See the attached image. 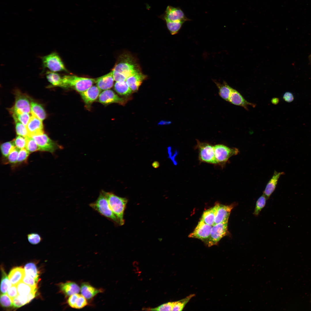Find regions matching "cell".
<instances>
[{
	"mask_svg": "<svg viewBox=\"0 0 311 311\" xmlns=\"http://www.w3.org/2000/svg\"><path fill=\"white\" fill-rule=\"evenodd\" d=\"M112 71L120 74L126 79L129 76L141 72L136 60L128 54H124L120 57Z\"/></svg>",
	"mask_w": 311,
	"mask_h": 311,
	"instance_id": "1",
	"label": "cell"
},
{
	"mask_svg": "<svg viewBox=\"0 0 311 311\" xmlns=\"http://www.w3.org/2000/svg\"><path fill=\"white\" fill-rule=\"evenodd\" d=\"M94 79L67 75L62 77L61 87L73 89L81 93L87 90L95 83Z\"/></svg>",
	"mask_w": 311,
	"mask_h": 311,
	"instance_id": "2",
	"label": "cell"
},
{
	"mask_svg": "<svg viewBox=\"0 0 311 311\" xmlns=\"http://www.w3.org/2000/svg\"><path fill=\"white\" fill-rule=\"evenodd\" d=\"M93 209L114 223L120 225L119 221L111 210L105 193L102 190L97 200L89 204Z\"/></svg>",
	"mask_w": 311,
	"mask_h": 311,
	"instance_id": "3",
	"label": "cell"
},
{
	"mask_svg": "<svg viewBox=\"0 0 311 311\" xmlns=\"http://www.w3.org/2000/svg\"><path fill=\"white\" fill-rule=\"evenodd\" d=\"M109 206L112 212L117 218L120 225L124 222V214L127 202L126 198L118 196L113 193L105 191Z\"/></svg>",
	"mask_w": 311,
	"mask_h": 311,
	"instance_id": "4",
	"label": "cell"
},
{
	"mask_svg": "<svg viewBox=\"0 0 311 311\" xmlns=\"http://www.w3.org/2000/svg\"><path fill=\"white\" fill-rule=\"evenodd\" d=\"M41 58L43 69H48L50 71L55 72L67 71L61 58L56 52H52Z\"/></svg>",
	"mask_w": 311,
	"mask_h": 311,
	"instance_id": "5",
	"label": "cell"
},
{
	"mask_svg": "<svg viewBox=\"0 0 311 311\" xmlns=\"http://www.w3.org/2000/svg\"><path fill=\"white\" fill-rule=\"evenodd\" d=\"M228 221L213 225L211 228L210 237L205 243L208 247L217 244L221 239L228 233Z\"/></svg>",
	"mask_w": 311,
	"mask_h": 311,
	"instance_id": "6",
	"label": "cell"
},
{
	"mask_svg": "<svg viewBox=\"0 0 311 311\" xmlns=\"http://www.w3.org/2000/svg\"><path fill=\"white\" fill-rule=\"evenodd\" d=\"M215 157L217 164H225L231 157L237 155L239 152L238 149L230 148L222 144L214 146Z\"/></svg>",
	"mask_w": 311,
	"mask_h": 311,
	"instance_id": "7",
	"label": "cell"
},
{
	"mask_svg": "<svg viewBox=\"0 0 311 311\" xmlns=\"http://www.w3.org/2000/svg\"><path fill=\"white\" fill-rule=\"evenodd\" d=\"M196 147L199 152V158L202 162L208 163L216 164V161L215 156L214 146L210 144L200 142L197 140Z\"/></svg>",
	"mask_w": 311,
	"mask_h": 311,
	"instance_id": "8",
	"label": "cell"
},
{
	"mask_svg": "<svg viewBox=\"0 0 311 311\" xmlns=\"http://www.w3.org/2000/svg\"><path fill=\"white\" fill-rule=\"evenodd\" d=\"M36 142L39 150L53 153L62 147L52 140L48 135L43 133L31 136Z\"/></svg>",
	"mask_w": 311,
	"mask_h": 311,
	"instance_id": "9",
	"label": "cell"
},
{
	"mask_svg": "<svg viewBox=\"0 0 311 311\" xmlns=\"http://www.w3.org/2000/svg\"><path fill=\"white\" fill-rule=\"evenodd\" d=\"M10 111L11 113H31V103L28 97L25 94L18 93L14 105Z\"/></svg>",
	"mask_w": 311,
	"mask_h": 311,
	"instance_id": "10",
	"label": "cell"
},
{
	"mask_svg": "<svg viewBox=\"0 0 311 311\" xmlns=\"http://www.w3.org/2000/svg\"><path fill=\"white\" fill-rule=\"evenodd\" d=\"M162 18L166 22L180 21L185 22L190 20L180 8L170 5L167 7Z\"/></svg>",
	"mask_w": 311,
	"mask_h": 311,
	"instance_id": "11",
	"label": "cell"
},
{
	"mask_svg": "<svg viewBox=\"0 0 311 311\" xmlns=\"http://www.w3.org/2000/svg\"><path fill=\"white\" fill-rule=\"evenodd\" d=\"M212 226L206 224L201 219L194 231L189 235L188 237L199 239L205 243L210 237Z\"/></svg>",
	"mask_w": 311,
	"mask_h": 311,
	"instance_id": "12",
	"label": "cell"
},
{
	"mask_svg": "<svg viewBox=\"0 0 311 311\" xmlns=\"http://www.w3.org/2000/svg\"><path fill=\"white\" fill-rule=\"evenodd\" d=\"M128 99L119 97L113 91L109 89L103 90L98 97L99 102L104 105L115 103L124 105Z\"/></svg>",
	"mask_w": 311,
	"mask_h": 311,
	"instance_id": "13",
	"label": "cell"
},
{
	"mask_svg": "<svg viewBox=\"0 0 311 311\" xmlns=\"http://www.w3.org/2000/svg\"><path fill=\"white\" fill-rule=\"evenodd\" d=\"M237 205L236 203L226 205L217 204L216 206V211L214 225L228 221L232 210Z\"/></svg>",
	"mask_w": 311,
	"mask_h": 311,
	"instance_id": "14",
	"label": "cell"
},
{
	"mask_svg": "<svg viewBox=\"0 0 311 311\" xmlns=\"http://www.w3.org/2000/svg\"><path fill=\"white\" fill-rule=\"evenodd\" d=\"M26 127L30 136L44 133L42 121L32 114Z\"/></svg>",
	"mask_w": 311,
	"mask_h": 311,
	"instance_id": "15",
	"label": "cell"
},
{
	"mask_svg": "<svg viewBox=\"0 0 311 311\" xmlns=\"http://www.w3.org/2000/svg\"><path fill=\"white\" fill-rule=\"evenodd\" d=\"M80 288L81 294L89 301L92 300L98 293L104 291L103 289L95 287L87 282H82Z\"/></svg>",
	"mask_w": 311,
	"mask_h": 311,
	"instance_id": "16",
	"label": "cell"
},
{
	"mask_svg": "<svg viewBox=\"0 0 311 311\" xmlns=\"http://www.w3.org/2000/svg\"><path fill=\"white\" fill-rule=\"evenodd\" d=\"M100 91L97 86H92L86 90L80 93V94L85 103L90 105L98 97Z\"/></svg>",
	"mask_w": 311,
	"mask_h": 311,
	"instance_id": "17",
	"label": "cell"
},
{
	"mask_svg": "<svg viewBox=\"0 0 311 311\" xmlns=\"http://www.w3.org/2000/svg\"><path fill=\"white\" fill-rule=\"evenodd\" d=\"M228 101L234 105L243 107L246 110L248 109L247 107L249 105L253 107L255 106V104L246 100L240 93L233 88L232 89Z\"/></svg>",
	"mask_w": 311,
	"mask_h": 311,
	"instance_id": "18",
	"label": "cell"
},
{
	"mask_svg": "<svg viewBox=\"0 0 311 311\" xmlns=\"http://www.w3.org/2000/svg\"><path fill=\"white\" fill-rule=\"evenodd\" d=\"M67 303L70 307L75 309H82L88 306V300L81 294H75L69 296Z\"/></svg>",
	"mask_w": 311,
	"mask_h": 311,
	"instance_id": "19",
	"label": "cell"
},
{
	"mask_svg": "<svg viewBox=\"0 0 311 311\" xmlns=\"http://www.w3.org/2000/svg\"><path fill=\"white\" fill-rule=\"evenodd\" d=\"M114 81L112 71L109 73L95 79V83L101 90H105L109 89L112 87Z\"/></svg>",
	"mask_w": 311,
	"mask_h": 311,
	"instance_id": "20",
	"label": "cell"
},
{
	"mask_svg": "<svg viewBox=\"0 0 311 311\" xmlns=\"http://www.w3.org/2000/svg\"><path fill=\"white\" fill-rule=\"evenodd\" d=\"M61 292L66 297L78 293L80 288L76 282L73 281H68L62 283L59 285Z\"/></svg>",
	"mask_w": 311,
	"mask_h": 311,
	"instance_id": "21",
	"label": "cell"
},
{
	"mask_svg": "<svg viewBox=\"0 0 311 311\" xmlns=\"http://www.w3.org/2000/svg\"><path fill=\"white\" fill-rule=\"evenodd\" d=\"M146 78V76L140 72L128 77L126 81L132 91L135 92L138 90L143 81Z\"/></svg>",
	"mask_w": 311,
	"mask_h": 311,
	"instance_id": "22",
	"label": "cell"
},
{
	"mask_svg": "<svg viewBox=\"0 0 311 311\" xmlns=\"http://www.w3.org/2000/svg\"><path fill=\"white\" fill-rule=\"evenodd\" d=\"M283 172H278L274 171V174L268 183L263 194L267 199H268L274 191L276 186L278 180Z\"/></svg>",
	"mask_w": 311,
	"mask_h": 311,
	"instance_id": "23",
	"label": "cell"
},
{
	"mask_svg": "<svg viewBox=\"0 0 311 311\" xmlns=\"http://www.w3.org/2000/svg\"><path fill=\"white\" fill-rule=\"evenodd\" d=\"M25 274L24 269L21 267H16L10 271L8 277L12 285H17L22 281Z\"/></svg>",
	"mask_w": 311,
	"mask_h": 311,
	"instance_id": "24",
	"label": "cell"
},
{
	"mask_svg": "<svg viewBox=\"0 0 311 311\" xmlns=\"http://www.w3.org/2000/svg\"><path fill=\"white\" fill-rule=\"evenodd\" d=\"M213 81L219 89L220 96L225 100L228 101L232 88L225 81L221 84L216 80H213Z\"/></svg>",
	"mask_w": 311,
	"mask_h": 311,
	"instance_id": "25",
	"label": "cell"
},
{
	"mask_svg": "<svg viewBox=\"0 0 311 311\" xmlns=\"http://www.w3.org/2000/svg\"><path fill=\"white\" fill-rule=\"evenodd\" d=\"M31 114L42 121L45 118V112L41 105L36 102H31Z\"/></svg>",
	"mask_w": 311,
	"mask_h": 311,
	"instance_id": "26",
	"label": "cell"
},
{
	"mask_svg": "<svg viewBox=\"0 0 311 311\" xmlns=\"http://www.w3.org/2000/svg\"><path fill=\"white\" fill-rule=\"evenodd\" d=\"M216 206L205 210L204 212L201 219L206 224L213 226L215 221Z\"/></svg>",
	"mask_w": 311,
	"mask_h": 311,
	"instance_id": "27",
	"label": "cell"
},
{
	"mask_svg": "<svg viewBox=\"0 0 311 311\" xmlns=\"http://www.w3.org/2000/svg\"><path fill=\"white\" fill-rule=\"evenodd\" d=\"M114 89L118 94L122 95H129L132 92L126 81L116 82L114 85Z\"/></svg>",
	"mask_w": 311,
	"mask_h": 311,
	"instance_id": "28",
	"label": "cell"
},
{
	"mask_svg": "<svg viewBox=\"0 0 311 311\" xmlns=\"http://www.w3.org/2000/svg\"><path fill=\"white\" fill-rule=\"evenodd\" d=\"M46 76L48 81L52 86L61 87L62 84V77L59 74L55 72L47 71L46 73Z\"/></svg>",
	"mask_w": 311,
	"mask_h": 311,
	"instance_id": "29",
	"label": "cell"
},
{
	"mask_svg": "<svg viewBox=\"0 0 311 311\" xmlns=\"http://www.w3.org/2000/svg\"><path fill=\"white\" fill-rule=\"evenodd\" d=\"M16 286L18 294L20 295H27L31 292L37 290V287L31 286L22 281L20 282Z\"/></svg>",
	"mask_w": 311,
	"mask_h": 311,
	"instance_id": "30",
	"label": "cell"
},
{
	"mask_svg": "<svg viewBox=\"0 0 311 311\" xmlns=\"http://www.w3.org/2000/svg\"><path fill=\"white\" fill-rule=\"evenodd\" d=\"M24 269L25 275L35 279H39V272L34 263H30L26 264Z\"/></svg>",
	"mask_w": 311,
	"mask_h": 311,
	"instance_id": "31",
	"label": "cell"
},
{
	"mask_svg": "<svg viewBox=\"0 0 311 311\" xmlns=\"http://www.w3.org/2000/svg\"><path fill=\"white\" fill-rule=\"evenodd\" d=\"M184 22L180 21H166L167 27L172 35L177 33Z\"/></svg>",
	"mask_w": 311,
	"mask_h": 311,
	"instance_id": "32",
	"label": "cell"
},
{
	"mask_svg": "<svg viewBox=\"0 0 311 311\" xmlns=\"http://www.w3.org/2000/svg\"><path fill=\"white\" fill-rule=\"evenodd\" d=\"M1 270L2 278L1 284V291L2 294L7 293L8 289L12 285V284L2 268H1Z\"/></svg>",
	"mask_w": 311,
	"mask_h": 311,
	"instance_id": "33",
	"label": "cell"
},
{
	"mask_svg": "<svg viewBox=\"0 0 311 311\" xmlns=\"http://www.w3.org/2000/svg\"><path fill=\"white\" fill-rule=\"evenodd\" d=\"M195 296V294H191L182 299L175 301L172 311L182 310L190 300Z\"/></svg>",
	"mask_w": 311,
	"mask_h": 311,
	"instance_id": "34",
	"label": "cell"
},
{
	"mask_svg": "<svg viewBox=\"0 0 311 311\" xmlns=\"http://www.w3.org/2000/svg\"><path fill=\"white\" fill-rule=\"evenodd\" d=\"M15 120H17L26 126L31 118V114L26 113H11Z\"/></svg>",
	"mask_w": 311,
	"mask_h": 311,
	"instance_id": "35",
	"label": "cell"
},
{
	"mask_svg": "<svg viewBox=\"0 0 311 311\" xmlns=\"http://www.w3.org/2000/svg\"><path fill=\"white\" fill-rule=\"evenodd\" d=\"M15 147L13 141L2 143L1 145L0 148L3 156L7 158L11 151Z\"/></svg>",
	"mask_w": 311,
	"mask_h": 311,
	"instance_id": "36",
	"label": "cell"
},
{
	"mask_svg": "<svg viewBox=\"0 0 311 311\" xmlns=\"http://www.w3.org/2000/svg\"><path fill=\"white\" fill-rule=\"evenodd\" d=\"M267 199L265 196L263 194L257 200L256 204L253 214L255 216H257L259 214L262 209L265 206Z\"/></svg>",
	"mask_w": 311,
	"mask_h": 311,
	"instance_id": "37",
	"label": "cell"
},
{
	"mask_svg": "<svg viewBox=\"0 0 311 311\" xmlns=\"http://www.w3.org/2000/svg\"><path fill=\"white\" fill-rule=\"evenodd\" d=\"M16 130L17 134L24 137L30 136L26 126L17 120H15Z\"/></svg>",
	"mask_w": 311,
	"mask_h": 311,
	"instance_id": "38",
	"label": "cell"
},
{
	"mask_svg": "<svg viewBox=\"0 0 311 311\" xmlns=\"http://www.w3.org/2000/svg\"><path fill=\"white\" fill-rule=\"evenodd\" d=\"M26 149L30 153L35 152L39 150L38 145L35 140L31 136L26 138Z\"/></svg>",
	"mask_w": 311,
	"mask_h": 311,
	"instance_id": "39",
	"label": "cell"
},
{
	"mask_svg": "<svg viewBox=\"0 0 311 311\" xmlns=\"http://www.w3.org/2000/svg\"><path fill=\"white\" fill-rule=\"evenodd\" d=\"M17 148L15 147L11 151L7 157L6 162L11 164H17L19 151Z\"/></svg>",
	"mask_w": 311,
	"mask_h": 311,
	"instance_id": "40",
	"label": "cell"
},
{
	"mask_svg": "<svg viewBox=\"0 0 311 311\" xmlns=\"http://www.w3.org/2000/svg\"><path fill=\"white\" fill-rule=\"evenodd\" d=\"M175 301L168 302L155 308H149L148 310L152 311H172Z\"/></svg>",
	"mask_w": 311,
	"mask_h": 311,
	"instance_id": "41",
	"label": "cell"
},
{
	"mask_svg": "<svg viewBox=\"0 0 311 311\" xmlns=\"http://www.w3.org/2000/svg\"><path fill=\"white\" fill-rule=\"evenodd\" d=\"M27 238L31 244L35 245L39 243L42 239L40 235L37 233H31L27 235Z\"/></svg>",
	"mask_w": 311,
	"mask_h": 311,
	"instance_id": "42",
	"label": "cell"
},
{
	"mask_svg": "<svg viewBox=\"0 0 311 311\" xmlns=\"http://www.w3.org/2000/svg\"><path fill=\"white\" fill-rule=\"evenodd\" d=\"M15 147L18 149H22L26 147V138L18 135L13 140Z\"/></svg>",
	"mask_w": 311,
	"mask_h": 311,
	"instance_id": "43",
	"label": "cell"
},
{
	"mask_svg": "<svg viewBox=\"0 0 311 311\" xmlns=\"http://www.w3.org/2000/svg\"><path fill=\"white\" fill-rule=\"evenodd\" d=\"M1 305L5 307H12L13 305L12 299L7 293L2 294L0 296Z\"/></svg>",
	"mask_w": 311,
	"mask_h": 311,
	"instance_id": "44",
	"label": "cell"
},
{
	"mask_svg": "<svg viewBox=\"0 0 311 311\" xmlns=\"http://www.w3.org/2000/svg\"><path fill=\"white\" fill-rule=\"evenodd\" d=\"M30 152L26 149H20L19 151L17 164L25 162L28 159Z\"/></svg>",
	"mask_w": 311,
	"mask_h": 311,
	"instance_id": "45",
	"label": "cell"
},
{
	"mask_svg": "<svg viewBox=\"0 0 311 311\" xmlns=\"http://www.w3.org/2000/svg\"><path fill=\"white\" fill-rule=\"evenodd\" d=\"M39 281V279L35 278L25 274L22 281L31 286L37 287Z\"/></svg>",
	"mask_w": 311,
	"mask_h": 311,
	"instance_id": "46",
	"label": "cell"
},
{
	"mask_svg": "<svg viewBox=\"0 0 311 311\" xmlns=\"http://www.w3.org/2000/svg\"><path fill=\"white\" fill-rule=\"evenodd\" d=\"M7 294L12 299L17 296L18 294L16 285H12L8 289Z\"/></svg>",
	"mask_w": 311,
	"mask_h": 311,
	"instance_id": "47",
	"label": "cell"
},
{
	"mask_svg": "<svg viewBox=\"0 0 311 311\" xmlns=\"http://www.w3.org/2000/svg\"><path fill=\"white\" fill-rule=\"evenodd\" d=\"M16 297L22 306L30 302L28 295H23L18 294Z\"/></svg>",
	"mask_w": 311,
	"mask_h": 311,
	"instance_id": "48",
	"label": "cell"
},
{
	"mask_svg": "<svg viewBox=\"0 0 311 311\" xmlns=\"http://www.w3.org/2000/svg\"><path fill=\"white\" fill-rule=\"evenodd\" d=\"M283 98L286 102L288 103L292 102L294 99L293 94L290 92H285L283 95Z\"/></svg>",
	"mask_w": 311,
	"mask_h": 311,
	"instance_id": "49",
	"label": "cell"
},
{
	"mask_svg": "<svg viewBox=\"0 0 311 311\" xmlns=\"http://www.w3.org/2000/svg\"><path fill=\"white\" fill-rule=\"evenodd\" d=\"M272 103L274 105H276L279 102V99L277 98H274L272 99Z\"/></svg>",
	"mask_w": 311,
	"mask_h": 311,
	"instance_id": "50",
	"label": "cell"
},
{
	"mask_svg": "<svg viewBox=\"0 0 311 311\" xmlns=\"http://www.w3.org/2000/svg\"><path fill=\"white\" fill-rule=\"evenodd\" d=\"M170 123H171L170 122L164 121H161L158 124L159 125H164V124L166 125V124H170Z\"/></svg>",
	"mask_w": 311,
	"mask_h": 311,
	"instance_id": "51",
	"label": "cell"
},
{
	"mask_svg": "<svg viewBox=\"0 0 311 311\" xmlns=\"http://www.w3.org/2000/svg\"><path fill=\"white\" fill-rule=\"evenodd\" d=\"M152 165L154 168H157L159 167V164L158 162L155 161L153 163Z\"/></svg>",
	"mask_w": 311,
	"mask_h": 311,
	"instance_id": "52",
	"label": "cell"
},
{
	"mask_svg": "<svg viewBox=\"0 0 311 311\" xmlns=\"http://www.w3.org/2000/svg\"><path fill=\"white\" fill-rule=\"evenodd\" d=\"M308 58L311 64V54L309 56Z\"/></svg>",
	"mask_w": 311,
	"mask_h": 311,
	"instance_id": "53",
	"label": "cell"
}]
</instances>
